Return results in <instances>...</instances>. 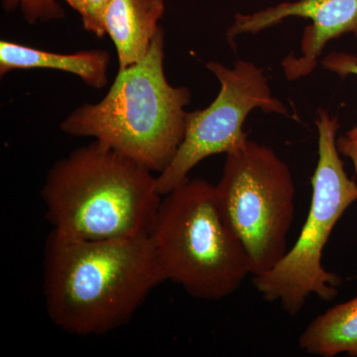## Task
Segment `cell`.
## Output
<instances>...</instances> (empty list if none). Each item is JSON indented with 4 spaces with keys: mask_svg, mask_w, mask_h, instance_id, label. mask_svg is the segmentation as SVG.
<instances>
[{
    "mask_svg": "<svg viewBox=\"0 0 357 357\" xmlns=\"http://www.w3.org/2000/svg\"><path fill=\"white\" fill-rule=\"evenodd\" d=\"M43 258L47 314L70 335H105L126 326L166 282L149 236L84 241L52 230Z\"/></svg>",
    "mask_w": 357,
    "mask_h": 357,
    "instance_id": "6da1fadb",
    "label": "cell"
},
{
    "mask_svg": "<svg viewBox=\"0 0 357 357\" xmlns=\"http://www.w3.org/2000/svg\"><path fill=\"white\" fill-rule=\"evenodd\" d=\"M41 197L52 230L84 241L149 236L163 198L152 171L98 140L56 162Z\"/></svg>",
    "mask_w": 357,
    "mask_h": 357,
    "instance_id": "7a4b0ae2",
    "label": "cell"
},
{
    "mask_svg": "<svg viewBox=\"0 0 357 357\" xmlns=\"http://www.w3.org/2000/svg\"><path fill=\"white\" fill-rule=\"evenodd\" d=\"M165 34L160 28L137 64L119 70L100 102L84 103L61 122L63 132L93 138L152 172L165 171L184 139L191 91L167 79Z\"/></svg>",
    "mask_w": 357,
    "mask_h": 357,
    "instance_id": "3957f363",
    "label": "cell"
},
{
    "mask_svg": "<svg viewBox=\"0 0 357 357\" xmlns=\"http://www.w3.org/2000/svg\"><path fill=\"white\" fill-rule=\"evenodd\" d=\"M149 238L165 281L196 299H225L251 275L249 256L225 218L217 188L202 178H189L164 195Z\"/></svg>",
    "mask_w": 357,
    "mask_h": 357,
    "instance_id": "277c9868",
    "label": "cell"
},
{
    "mask_svg": "<svg viewBox=\"0 0 357 357\" xmlns=\"http://www.w3.org/2000/svg\"><path fill=\"white\" fill-rule=\"evenodd\" d=\"M319 160L312 177V199L306 222L292 248L271 269L252 276L253 285L267 302H278L297 316L307 298L330 302L337 297L342 279L325 269L324 250L345 211L357 201V184L345 173L337 146L340 123L319 110Z\"/></svg>",
    "mask_w": 357,
    "mask_h": 357,
    "instance_id": "5b68a950",
    "label": "cell"
},
{
    "mask_svg": "<svg viewBox=\"0 0 357 357\" xmlns=\"http://www.w3.org/2000/svg\"><path fill=\"white\" fill-rule=\"evenodd\" d=\"M215 185L225 218L243 243L251 275L271 269L288 251L295 185L287 164L271 148L248 140L225 154Z\"/></svg>",
    "mask_w": 357,
    "mask_h": 357,
    "instance_id": "8992f818",
    "label": "cell"
},
{
    "mask_svg": "<svg viewBox=\"0 0 357 357\" xmlns=\"http://www.w3.org/2000/svg\"><path fill=\"white\" fill-rule=\"evenodd\" d=\"M206 68L220 82V93L206 109L185 114L184 139L170 165L157 176L162 196L189 180L199 162L244 146L248 139L243 124L251 110L288 114L283 103L272 96L263 70L252 63L239 60L229 69L210 62Z\"/></svg>",
    "mask_w": 357,
    "mask_h": 357,
    "instance_id": "52a82bcc",
    "label": "cell"
},
{
    "mask_svg": "<svg viewBox=\"0 0 357 357\" xmlns=\"http://www.w3.org/2000/svg\"><path fill=\"white\" fill-rule=\"evenodd\" d=\"M289 17L312 21L303 33L302 57L290 55L282 62L290 81L312 74L330 40L347 33H354L357 38V0H298L284 2L249 15L237 14L234 24L227 30V40L234 48V40L239 35L257 34Z\"/></svg>",
    "mask_w": 357,
    "mask_h": 357,
    "instance_id": "ba28073f",
    "label": "cell"
},
{
    "mask_svg": "<svg viewBox=\"0 0 357 357\" xmlns=\"http://www.w3.org/2000/svg\"><path fill=\"white\" fill-rule=\"evenodd\" d=\"M164 13V0H109L105 33L116 50L119 70L137 64L146 56Z\"/></svg>",
    "mask_w": 357,
    "mask_h": 357,
    "instance_id": "9c48e42d",
    "label": "cell"
},
{
    "mask_svg": "<svg viewBox=\"0 0 357 357\" xmlns=\"http://www.w3.org/2000/svg\"><path fill=\"white\" fill-rule=\"evenodd\" d=\"M109 53L102 49L59 54L7 40L0 41L1 77L15 70H56L75 75L91 88L100 89L109 83Z\"/></svg>",
    "mask_w": 357,
    "mask_h": 357,
    "instance_id": "30bf717a",
    "label": "cell"
},
{
    "mask_svg": "<svg viewBox=\"0 0 357 357\" xmlns=\"http://www.w3.org/2000/svg\"><path fill=\"white\" fill-rule=\"evenodd\" d=\"M299 347L312 356L357 357V296L312 319L301 333Z\"/></svg>",
    "mask_w": 357,
    "mask_h": 357,
    "instance_id": "8fae6325",
    "label": "cell"
},
{
    "mask_svg": "<svg viewBox=\"0 0 357 357\" xmlns=\"http://www.w3.org/2000/svg\"><path fill=\"white\" fill-rule=\"evenodd\" d=\"M2 6L7 13L20 8L30 24L62 20L65 15L57 0H2Z\"/></svg>",
    "mask_w": 357,
    "mask_h": 357,
    "instance_id": "7c38bea8",
    "label": "cell"
},
{
    "mask_svg": "<svg viewBox=\"0 0 357 357\" xmlns=\"http://www.w3.org/2000/svg\"><path fill=\"white\" fill-rule=\"evenodd\" d=\"M79 13L86 31L102 38L105 33V15L109 0H64Z\"/></svg>",
    "mask_w": 357,
    "mask_h": 357,
    "instance_id": "4fadbf2b",
    "label": "cell"
},
{
    "mask_svg": "<svg viewBox=\"0 0 357 357\" xmlns=\"http://www.w3.org/2000/svg\"><path fill=\"white\" fill-rule=\"evenodd\" d=\"M321 64L326 69L333 70L340 76L357 75V58L349 54H332L324 59ZM347 136L357 139V126L349 130Z\"/></svg>",
    "mask_w": 357,
    "mask_h": 357,
    "instance_id": "5bb4252c",
    "label": "cell"
},
{
    "mask_svg": "<svg viewBox=\"0 0 357 357\" xmlns=\"http://www.w3.org/2000/svg\"><path fill=\"white\" fill-rule=\"evenodd\" d=\"M337 146L340 154L349 157L354 166V170L357 173V139L349 137V136H340L337 139Z\"/></svg>",
    "mask_w": 357,
    "mask_h": 357,
    "instance_id": "9a60e30c",
    "label": "cell"
}]
</instances>
